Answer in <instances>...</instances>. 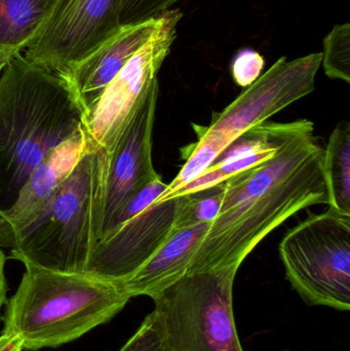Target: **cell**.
<instances>
[{"mask_svg": "<svg viewBox=\"0 0 350 351\" xmlns=\"http://www.w3.org/2000/svg\"><path fill=\"white\" fill-rule=\"evenodd\" d=\"M324 148L308 130L273 158L223 182V204L187 274L236 266L271 231L303 208L329 204Z\"/></svg>", "mask_w": 350, "mask_h": 351, "instance_id": "cell-1", "label": "cell"}, {"mask_svg": "<svg viewBox=\"0 0 350 351\" xmlns=\"http://www.w3.org/2000/svg\"><path fill=\"white\" fill-rule=\"evenodd\" d=\"M65 80L18 53L0 73V210L53 149L82 131Z\"/></svg>", "mask_w": 350, "mask_h": 351, "instance_id": "cell-2", "label": "cell"}, {"mask_svg": "<svg viewBox=\"0 0 350 351\" xmlns=\"http://www.w3.org/2000/svg\"><path fill=\"white\" fill-rule=\"evenodd\" d=\"M24 265L18 290L6 303L3 329L23 340L24 350L74 341L108 323L131 300L117 282Z\"/></svg>", "mask_w": 350, "mask_h": 351, "instance_id": "cell-3", "label": "cell"}, {"mask_svg": "<svg viewBox=\"0 0 350 351\" xmlns=\"http://www.w3.org/2000/svg\"><path fill=\"white\" fill-rule=\"evenodd\" d=\"M238 268L186 274L152 298L171 351H245L232 306Z\"/></svg>", "mask_w": 350, "mask_h": 351, "instance_id": "cell-4", "label": "cell"}, {"mask_svg": "<svg viewBox=\"0 0 350 351\" xmlns=\"http://www.w3.org/2000/svg\"><path fill=\"white\" fill-rule=\"evenodd\" d=\"M92 160L84 150L38 218L16 235L10 258L51 271L86 274L95 245Z\"/></svg>", "mask_w": 350, "mask_h": 351, "instance_id": "cell-5", "label": "cell"}, {"mask_svg": "<svg viewBox=\"0 0 350 351\" xmlns=\"http://www.w3.org/2000/svg\"><path fill=\"white\" fill-rule=\"evenodd\" d=\"M286 278L312 306L350 309V215L329 206L286 234L279 245Z\"/></svg>", "mask_w": 350, "mask_h": 351, "instance_id": "cell-6", "label": "cell"}, {"mask_svg": "<svg viewBox=\"0 0 350 351\" xmlns=\"http://www.w3.org/2000/svg\"><path fill=\"white\" fill-rule=\"evenodd\" d=\"M168 184L162 176L142 189L114 226L92 247L86 274L121 282L131 278L176 232L184 195L158 200Z\"/></svg>", "mask_w": 350, "mask_h": 351, "instance_id": "cell-7", "label": "cell"}, {"mask_svg": "<svg viewBox=\"0 0 350 351\" xmlns=\"http://www.w3.org/2000/svg\"><path fill=\"white\" fill-rule=\"evenodd\" d=\"M160 86H152L108 156L92 154V228L96 245L129 202L160 177L152 162V136Z\"/></svg>", "mask_w": 350, "mask_h": 351, "instance_id": "cell-8", "label": "cell"}, {"mask_svg": "<svg viewBox=\"0 0 350 351\" xmlns=\"http://www.w3.org/2000/svg\"><path fill=\"white\" fill-rule=\"evenodd\" d=\"M182 12L171 8L158 16L149 40L129 59L107 86L82 121L86 152L108 156L114 150L158 74L177 36Z\"/></svg>", "mask_w": 350, "mask_h": 351, "instance_id": "cell-9", "label": "cell"}, {"mask_svg": "<svg viewBox=\"0 0 350 351\" xmlns=\"http://www.w3.org/2000/svg\"><path fill=\"white\" fill-rule=\"evenodd\" d=\"M121 0H57L25 58L60 74L88 57L119 28Z\"/></svg>", "mask_w": 350, "mask_h": 351, "instance_id": "cell-10", "label": "cell"}, {"mask_svg": "<svg viewBox=\"0 0 350 351\" xmlns=\"http://www.w3.org/2000/svg\"><path fill=\"white\" fill-rule=\"evenodd\" d=\"M322 53L288 61L282 57L222 112L214 113L205 129L230 143L252 128L262 125L316 88Z\"/></svg>", "mask_w": 350, "mask_h": 351, "instance_id": "cell-11", "label": "cell"}, {"mask_svg": "<svg viewBox=\"0 0 350 351\" xmlns=\"http://www.w3.org/2000/svg\"><path fill=\"white\" fill-rule=\"evenodd\" d=\"M158 24V16L137 24L121 26L88 57L59 74L82 111V121L113 78L149 40Z\"/></svg>", "mask_w": 350, "mask_h": 351, "instance_id": "cell-12", "label": "cell"}, {"mask_svg": "<svg viewBox=\"0 0 350 351\" xmlns=\"http://www.w3.org/2000/svg\"><path fill=\"white\" fill-rule=\"evenodd\" d=\"M86 150L82 131L53 149L29 175L12 206L0 210V247H10L16 235L34 222Z\"/></svg>", "mask_w": 350, "mask_h": 351, "instance_id": "cell-13", "label": "cell"}, {"mask_svg": "<svg viewBox=\"0 0 350 351\" xmlns=\"http://www.w3.org/2000/svg\"><path fill=\"white\" fill-rule=\"evenodd\" d=\"M211 223L177 230L168 241L135 274L119 282L132 298H153L188 271L193 256L209 230Z\"/></svg>", "mask_w": 350, "mask_h": 351, "instance_id": "cell-14", "label": "cell"}, {"mask_svg": "<svg viewBox=\"0 0 350 351\" xmlns=\"http://www.w3.org/2000/svg\"><path fill=\"white\" fill-rule=\"evenodd\" d=\"M57 0H0V55L14 58L47 24Z\"/></svg>", "mask_w": 350, "mask_h": 351, "instance_id": "cell-15", "label": "cell"}, {"mask_svg": "<svg viewBox=\"0 0 350 351\" xmlns=\"http://www.w3.org/2000/svg\"><path fill=\"white\" fill-rule=\"evenodd\" d=\"M324 173L329 206L350 215V123L342 121L331 134L324 149Z\"/></svg>", "mask_w": 350, "mask_h": 351, "instance_id": "cell-16", "label": "cell"}, {"mask_svg": "<svg viewBox=\"0 0 350 351\" xmlns=\"http://www.w3.org/2000/svg\"><path fill=\"white\" fill-rule=\"evenodd\" d=\"M193 130L199 136V142L191 146L192 149L188 152V158L180 173L173 180L172 183L168 184L166 189L158 200L174 197L179 190L203 174L232 144L221 136L207 131L205 127L193 125Z\"/></svg>", "mask_w": 350, "mask_h": 351, "instance_id": "cell-17", "label": "cell"}, {"mask_svg": "<svg viewBox=\"0 0 350 351\" xmlns=\"http://www.w3.org/2000/svg\"><path fill=\"white\" fill-rule=\"evenodd\" d=\"M223 183L209 189L184 195L176 221V231L201 223H212L223 204Z\"/></svg>", "mask_w": 350, "mask_h": 351, "instance_id": "cell-18", "label": "cell"}, {"mask_svg": "<svg viewBox=\"0 0 350 351\" xmlns=\"http://www.w3.org/2000/svg\"><path fill=\"white\" fill-rule=\"evenodd\" d=\"M322 64L332 80L350 82V24H338L324 39Z\"/></svg>", "mask_w": 350, "mask_h": 351, "instance_id": "cell-19", "label": "cell"}, {"mask_svg": "<svg viewBox=\"0 0 350 351\" xmlns=\"http://www.w3.org/2000/svg\"><path fill=\"white\" fill-rule=\"evenodd\" d=\"M119 351H171L155 311L146 317L137 332Z\"/></svg>", "mask_w": 350, "mask_h": 351, "instance_id": "cell-20", "label": "cell"}, {"mask_svg": "<svg viewBox=\"0 0 350 351\" xmlns=\"http://www.w3.org/2000/svg\"><path fill=\"white\" fill-rule=\"evenodd\" d=\"M180 0H121L119 24H137L171 10Z\"/></svg>", "mask_w": 350, "mask_h": 351, "instance_id": "cell-21", "label": "cell"}, {"mask_svg": "<svg viewBox=\"0 0 350 351\" xmlns=\"http://www.w3.org/2000/svg\"><path fill=\"white\" fill-rule=\"evenodd\" d=\"M264 66V59L258 51L252 49H240L232 60V78L238 86L248 88L260 77Z\"/></svg>", "mask_w": 350, "mask_h": 351, "instance_id": "cell-22", "label": "cell"}, {"mask_svg": "<svg viewBox=\"0 0 350 351\" xmlns=\"http://www.w3.org/2000/svg\"><path fill=\"white\" fill-rule=\"evenodd\" d=\"M24 342L18 336L2 331L0 334V351H23Z\"/></svg>", "mask_w": 350, "mask_h": 351, "instance_id": "cell-23", "label": "cell"}, {"mask_svg": "<svg viewBox=\"0 0 350 351\" xmlns=\"http://www.w3.org/2000/svg\"><path fill=\"white\" fill-rule=\"evenodd\" d=\"M6 256L0 247V319H1V309L3 305L8 302L6 293H8V284H6L5 274H4V266H5Z\"/></svg>", "mask_w": 350, "mask_h": 351, "instance_id": "cell-24", "label": "cell"}, {"mask_svg": "<svg viewBox=\"0 0 350 351\" xmlns=\"http://www.w3.org/2000/svg\"><path fill=\"white\" fill-rule=\"evenodd\" d=\"M12 59V58L8 57V56L0 55V73H1L2 70L4 69V67L8 65V62Z\"/></svg>", "mask_w": 350, "mask_h": 351, "instance_id": "cell-25", "label": "cell"}, {"mask_svg": "<svg viewBox=\"0 0 350 351\" xmlns=\"http://www.w3.org/2000/svg\"><path fill=\"white\" fill-rule=\"evenodd\" d=\"M284 351H288V350H284Z\"/></svg>", "mask_w": 350, "mask_h": 351, "instance_id": "cell-26", "label": "cell"}]
</instances>
